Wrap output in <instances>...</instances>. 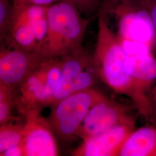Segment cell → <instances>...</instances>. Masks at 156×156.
Returning <instances> with one entry per match:
<instances>
[{
  "label": "cell",
  "mask_w": 156,
  "mask_h": 156,
  "mask_svg": "<svg viewBox=\"0 0 156 156\" xmlns=\"http://www.w3.org/2000/svg\"><path fill=\"white\" fill-rule=\"evenodd\" d=\"M97 17L98 33L92 58L97 78L118 94L128 97L146 120L153 121L151 97L135 83L128 71V56L123 45L106 20L98 14Z\"/></svg>",
  "instance_id": "obj_1"
},
{
  "label": "cell",
  "mask_w": 156,
  "mask_h": 156,
  "mask_svg": "<svg viewBox=\"0 0 156 156\" xmlns=\"http://www.w3.org/2000/svg\"><path fill=\"white\" fill-rule=\"evenodd\" d=\"M92 18L84 16L68 0L49 6L48 32L39 55L42 58H56L84 49V35Z\"/></svg>",
  "instance_id": "obj_2"
},
{
  "label": "cell",
  "mask_w": 156,
  "mask_h": 156,
  "mask_svg": "<svg viewBox=\"0 0 156 156\" xmlns=\"http://www.w3.org/2000/svg\"><path fill=\"white\" fill-rule=\"evenodd\" d=\"M156 0H101L97 14L104 17L120 40L139 42L152 49L156 35L151 11Z\"/></svg>",
  "instance_id": "obj_3"
},
{
  "label": "cell",
  "mask_w": 156,
  "mask_h": 156,
  "mask_svg": "<svg viewBox=\"0 0 156 156\" xmlns=\"http://www.w3.org/2000/svg\"><path fill=\"white\" fill-rule=\"evenodd\" d=\"M62 71L60 57L44 58L15 90V106L24 116L48 106Z\"/></svg>",
  "instance_id": "obj_4"
},
{
  "label": "cell",
  "mask_w": 156,
  "mask_h": 156,
  "mask_svg": "<svg viewBox=\"0 0 156 156\" xmlns=\"http://www.w3.org/2000/svg\"><path fill=\"white\" fill-rule=\"evenodd\" d=\"M48 6L29 2L14 5L6 35L19 47L39 53L48 32Z\"/></svg>",
  "instance_id": "obj_5"
},
{
  "label": "cell",
  "mask_w": 156,
  "mask_h": 156,
  "mask_svg": "<svg viewBox=\"0 0 156 156\" xmlns=\"http://www.w3.org/2000/svg\"><path fill=\"white\" fill-rule=\"evenodd\" d=\"M104 94L93 87L73 93L51 106L49 122L63 139L77 136L91 107Z\"/></svg>",
  "instance_id": "obj_6"
},
{
  "label": "cell",
  "mask_w": 156,
  "mask_h": 156,
  "mask_svg": "<svg viewBox=\"0 0 156 156\" xmlns=\"http://www.w3.org/2000/svg\"><path fill=\"white\" fill-rule=\"evenodd\" d=\"M60 58L61 75L48 105L51 107L73 93L92 88L98 79L92 56L84 49Z\"/></svg>",
  "instance_id": "obj_7"
},
{
  "label": "cell",
  "mask_w": 156,
  "mask_h": 156,
  "mask_svg": "<svg viewBox=\"0 0 156 156\" xmlns=\"http://www.w3.org/2000/svg\"><path fill=\"white\" fill-rule=\"evenodd\" d=\"M44 58L19 47L7 35L1 38L0 85L15 90Z\"/></svg>",
  "instance_id": "obj_8"
},
{
  "label": "cell",
  "mask_w": 156,
  "mask_h": 156,
  "mask_svg": "<svg viewBox=\"0 0 156 156\" xmlns=\"http://www.w3.org/2000/svg\"><path fill=\"white\" fill-rule=\"evenodd\" d=\"M128 107L104 95L91 107L77 136L86 140L103 134L123 123L134 120Z\"/></svg>",
  "instance_id": "obj_9"
},
{
  "label": "cell",
  "mask_w": 156,
  "mask_h": 156,
  "mask_svg": "<svg viewBox=\"0 0 156 156\" xmlns=\"http://www.w3.org/2000/svg\"><path fill=\"white\" fill-rule=\"evenodd\" d=\"M41 110L27 112L24 116L22 145L24 156L58 155L53 129L48 120L40 115Z\"/></svg>",
  "instance_id": "obj_10"
},
{
  "label": "cell",
  "mask_w": 156,
  "mask_h": 156,
  "mask_svg": "<svg viewBox=\"0 0 156 156\" xmlns=\"http://www.w3.org/2000/svg\"><path fill=\"white\" fill-rule=\"evenodd\" d=\"M119 41L127 54L128 71L135 83L140 91L151 97L156 84V58L152 49L139 42Z\"/></svg>",
  "instance_id": "obj_11"
},
{
  "label": "cell",
  "mask_w": 156,
  "mask_h": 156,
  "mask_svg": "<svg viewBox=\"0 0 156 156\" xmlns=\"http://www.w3.org/2000/svg\"><path fill=\"white\" fill-rule=\"evenodd\" d=\"M135 120L123 123L87 140L73 152L76 156H119L128 136L135 129Z\"/></svg>",
  "instance_id": "obj_12"
},
{
  "label": "cell",
  "mask_w": 156,
  "mask_h": 156,
  "mask_svg": "<svg viewBox=\"0 0 156 156\" xmlns=\"http://www.w3.org/2000/svg\"><path fill=\"white\" fill-rule=\"evenodd\" d=\"M120 156H156V127L145 126L128 136L120 151Z\"/></svg>",
  "instance_id": "obj_13"
},
{
  "label": "cell",
  "mask_w": 156,
  "mask_h": 156,
  "mask_svg": "<svg viewBox=\"0 0 156 156\" xmlns=\"http://www.w3.org/2000/svg\"><path fill=\"white\" fill-rule=\"evenodd\" d=\"M23 134V124H13L11 122L1 125L0 153L21 144Z\"/></svg>",
  "instance_id": "obj_14"
},
{
  "label": "cell",
  "mask_w": 156,
  "mask_h": 156,
  "mask_svg": "<svg viewBox=\"0 0 156 156\" xmlns=\"http://www.w3.org/2000/svg\"><path fill=\"white\" fill-rule=\"evenodd\" d=\"M14 105L15 90L0 85V125L12 120V109Z\"/></svg>",
  "instance_id": "obj_15"
},
{
  "label": "cell",
  "mask_w": 156,
  "mask_h": 156,
  "mask_svg": "<svg viewBox=\"0 0 156 156\" xmlns=\"http://www.w3.org/2000/svg\"><path fill=\"white\" fill-rule=\"evenodd\" d=\"M14 13L13 0H0V37L3 38L9 31Z\"/></svg>",
  "instance_id": "obj_16"
},
{
  "label": "cell",
  "mask_w": 156,
  "mask_h": 156,
  "mask_svg": "<svg viewBox=\"0 0 156 156\" xmlns=\"http://www.w3.org/2000/svg\"><path fill=\"white\" fill-rule=\"evenodd\" d=\"M87 18L93 17L100 8L101 0H68Z\"/></svg>",
  "instance_id": "obj_17"
},
{
  "label": "cell",
  "mask_w": 156,
  "mask_h": 156,
  "mask_svg": "<svg viewBox=\"0 0 156 156\" xmlns=\"http://www.w3.org/2000/svg\"><path fill=\"white\" fill-rule=\"evenodd\" d=\"M1 156H24V150L22 144L17 145L0 153Z\"/></svg>",
  "instance_id": "obj_18"
},
{
  "label": "cell",
  "mask_w": 156,
  "mask_h": 156,
  "mask_svg": "<svg viewBox=\"0 0 156 156\" xmlns=\"http://www.w3.org/2000/svg\"><path fill=\"white\" fill-rule=\"evenodd\" d=\"M151 97L152 104L153 120L156 121V84L151 91Z\"/></svg>",
  "instance_id": "obj_19"
},
{
  "label": "cell",
  "mask_w": 156,
  "mask_h": 156,
  "mask_svg": "<svg viewBox=\"0 0 156 156\" xmlns=\"http://www.w3.org/2000/svg\"><path fill=\"white\" fill-rule=\"evenodd\" d=\"M59 1L60 0H28L29 2H31L39 5L46 6H49L50 5Z\"/></svg>",
  "instance_id": "obj_20"
},
{
  "label": "cell",
  "mask_w": 156,
  "mask_h": 156,
  "mask_svg": "<svg viewBox=\"0 0 156 156\" xmlns=\"http://www.w3.org/2000/svg\"><path fill=\"white\" fill-rule=\"evenodd\" d=\"M151 19L156 35V2L151 11Z\"/></svg>",
  "instance_id": "obj_21"
},
{
  "label": "cell",
  "mask_w": 156,
  "mask_h": 156,
  "mask_svg": "<svg viewBox=\"0 0 156 156\" xmlns=\"http://www.w3.org/2000/svg\"><path fill=\"white\" fill-rule=\"evenodd\" d=\"M13 2L14 5H19L20 4L27 2L28 1V0H13Z\"/></svg>",
  "instance_id": "obj_22"
}]
</instances>
